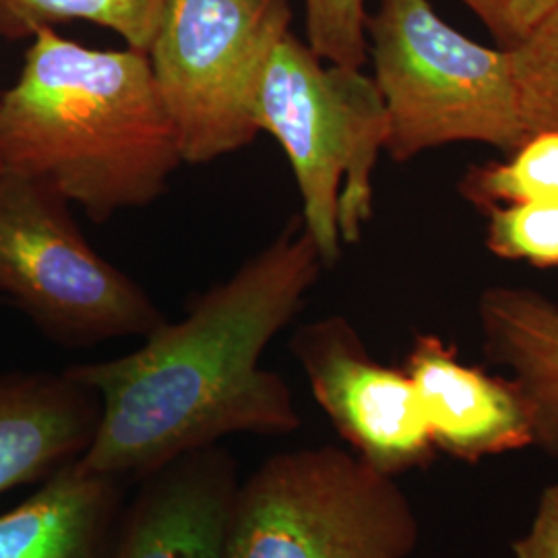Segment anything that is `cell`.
I'll return each mask as SVG.
<instances>
[{
	"instance_id": "obj_16",
	"label": "cell",
	"mask_w": 558,
	"mask_h": 558,
	"mask_svg": "<svg viewBox=\"0 0 558 558\" xmlns=\"http://www.w3.org/2000/svg\"><path fill=\"white\" fill-rule=\"evenodd\" d=\"M509 54L527 135L558 131V2Z\"/></svg>"
},
{
	"instance_id": "obj_17",
	"label": "cell",
	"mask_w": 558,
	"mask_h": 558,
	"mask_svg": "<svg viewBox=\"0 0 558 558\" xmlns=\"http://www.w3.org/2000/svg\"><path fill=\"white\" fill-rule=\"evenodd\" d=\"M486 246L500 259L558 267V199L490 207Z\"/></svg>"
},
{
	"instance_id": "obj_20",
	"label": "cell",
	"mask_w": 558,
	"mask_h": 558,
	"mask_svg": "<svg viewBox=\"0 0 558 558\" xmlns=\"http://www.w3.org/2000/svg\"><path fill=\"white\" fill-rule=\"evenodd\" d=\"M513 558H558V482L539 495L530 530L513 544Z\"/></svg>"
},
{
	"instance_id": "obj_7",
	"label": "cell",
	"mask_w": 558,
	"mask_h": 558,
	"mask_svg": "<svg viewBox=\"0 0 558 558\" xmlns=\"http://www.w3.org/2000/svg\"><path fill=\"white\" fill-rule=\"evenodd\" d=\"M290 23V0L163 2L147 59L182 161L218 160L259 135L257 83Z\"/></svg>"
},
{
	"instance_id": "obj_5",
	"label": "cell",
	"mask_w": 558,
	"mask_h": 558,
	"mask_svg": "<svg viewBox=\"0 0 558 558\" xmlns=\"http://www.w3.org/2000/svg\"><path fill=\"white\" fill-rule=\"evenodd\" d=\"M418 536L396 478L323 445L271 456L240 482L226 558H410Z\"/></svg>"
},
{
	"instance_id": "obj_9",
	"label": "cell",
	"mask_w": 558,
	"mask_h": 558,
	"mask_svg": "<svg viewBox=\"0 0 558 558\" xmlns=\"http://www.w3.org/2000/svg\"><path fill=\"white\" fill-rule=\"evenodd\" d=\"M403 371L414 383L437 451L478 463L525 447H542L538 408L518 379H500L461 362L458 348L418 336Z\"/></svg>"
},
{
	"instance_id": "obj_10",
	"label": "cell",
	"mask_w": 558,
	"mask_h": 558,
	"mask_svg": "<svg viewBox=\"0 0 558 558\" xmlns=\"http://www.w3.org/2000/svg\"><path fill=\"white\" fill-rule=\"evenodd\" d=\"M239 484L236 461L220 445L161 465L124 505L110 558H226Z\"/></svg>"
},
{
	"instance_id": "obj_1",
	"label": "cell",
	"mask_w": 558,
	"mask_h": 558,
	"mask_svg": "<svg viewBox=\"0 0 558 558\" xmlns=\"http://www.w3.org/2000/svg\"><path fill=\"white\" fill-rule=\"evenodd\" d=\"M320 271L319 251L294 216L232 278L195 299L184 319L161 323L126 356L69 366L101 401L98 430L81 463L140 482L228 435L299 430L288 383L263 368L260 356L294 319Z\"/></svg>"
},
{
	"instance_id": "obj_19",
	"label": "cell",
	"mask_w": 558,
	"mask_h": 558,
	"mask_svg": "<svg viewBox=\"0 0 558 558\" xmlns=\"http://www.w3.org/2000/svg\"><path fill=\"white\" fill-rule=\"evenodd\" d=\"M478 15L502 50H513L539 25L558 0H461Z\"/></svg>"
},
{
	"instance_id": "obj_11",
	"label": "cell",
	"mask_w": 558,
	"mask_h": 558,
	"mask_svg": "<svg viewBox=\"0 0 558 558\" xmlns=\"http://www.w3.org/2000/svg\"><path fill=\"white\" fill-rule=\"evenodd\" d=\"M100 412V396L66 368L0 373V497L80 459Z\"/></svg>"
},
{
	"instance_id": "obj_4",
	"label": "cell",
	"mask_w": 558,
	"mask_h": 558,
	"mask_svg": "<svg viewBox=\"0 0 558 558\" xmlns=\"http://www.w3.org/2000/svg\"><path fill=\"white\" fill-rule=\"evenodd\" d=\"M366 41L393 160L461 141L513 151L527 137L509 50L465 38L428 0H380Z\"/></svg>"
},
{
	"instance_id": "obj_3",
	"label": "cell",
	"mask_w": 558,
	"mask_h": 558,
	"mask_svg": "<svg viewBox=\"0 0 558 558\" xmlns=\"http://www.w3.org/2000/svg\"><path fill=\"white\" fill-rule=\"evenodd\" d=\"M255 124L283 147L302 197L300 220L333 267L373 216V174L385 151L387 110L362 69L319 59L288 29L263 64Z\"/></svg>"
},
{
	"instance_id": "obj_15",
	"label": "cell",
	"mask_w": 558,
	"mask_h": 558,
	"mask_svg": "<svg viewBox=\"0 0 558 558\" xmlns=\"http://www.w3.org/2000/svg\"><path fill=\"white\" fill-rule=\"evenodd\" d=\"M459 193L488 211L497 205L558 199V131L527 135L507 161L470 168Z\"/></svg>"
},
{
	"instance_id": "obj_8",
	"label": "cell",
	"mask_w": 558,
	"mask_h": 558,
	"mask_svg": "<svg viewBox=\"0 0 558 558\" xmlns=\"http://www.w3.org/2000/svg\"><path fill=\"white\" fill-rule=\"evenodd\" d=\"M290 350L320 410L364 463L391 478L433 463L437 447L414 383L373 359L350 320L300 325Z\"/></svg>"
},
{
	"instance_id": "obj_6",
	"label": "cell",
	"mask_w": 558,
	"mask_h": 558,
	"mask_svg": "<svg viewBox=\"0 0 558 558\" xmlns=\"http://www.w3.org/2000/svg\"><path fill=\"white\" fill-rule=\"evenodd\" d=\"M0 294L69 348L145 338L166 323L140 283L92 248L54 186L9 170H0Z\"/></svg>"
},
{
	"instance_id": "obj_13",
	"label": "cell",
	"mask_w": 558,
	"mask_h": 558,
	"mask_svg": "<svg viewBox=\"0 0 558 558\" xmlns=\"http://www.w3.org/2000/svg\"><path fill=\"white\" fill-rule=\"evenodd\" d=\"M484 350L538 408L544 445L558 456V306L534 290L488 288L478 302Z\"/></svg>"
},
{
	"instance_id": "obj_14",
	"label": "cell",
	"mask_w": 558,
	"mask_h": 558,
	"mask_svg": "<svg viewBox=\"0 0 558 558\" xmlns=\"http://www.w3.org/2000/svg\"><path fill=\"white\" fill-rule=\"evenodd\" d=\"M166 0H0V36L29 40L64 21L112 29L131 48H149ZM57 29V27H54Z\"/></svg>"
},
{
	"instance_id": "obj_18",
	"label": "cell",
	"mask_w": 558,
	"mask_h": 558,
	"mask_svg": "<svg viewBox=\"0 0 558 558\" xmlns=\"http://www.w3.org/2000/svg\"><path fill=\"white\" fill-rule=\"evenodd\" d=\"M306 44L325 62L362 69L368 59L364 0H304Z\"/></svg>"
},
{
	"instance_id": "obj_2",
	"label": "cell",
	"mask_w": 558,
	"mask_h": 558,
	"mask_svg": "<svg viewBox=\"0 0 558 558\" xmlns=\"http://www.w3.org/2000/svg\"><path fill=\"white\" fill-rule=\"evenodd\" d=\"M0 94V170L44 180L89 220L147 207L182 163L145 50H96L46 27Z\"/></svg>"
},
{
	"instance_id": "obj_12",
	"label": "cell",
	"mask_w": 558,
	"mask_h": 558,
	"mask_svg": "<svg viewBox=\"0 0 558 558\" xmlns=\"http://www.w3.org/2000/svg\"><path fill=\"white\" fill-rule=\"evenodd\" d=\"M124 484L69 461L0 515V558H110Z\"/></svg>"
}]
</instances>
